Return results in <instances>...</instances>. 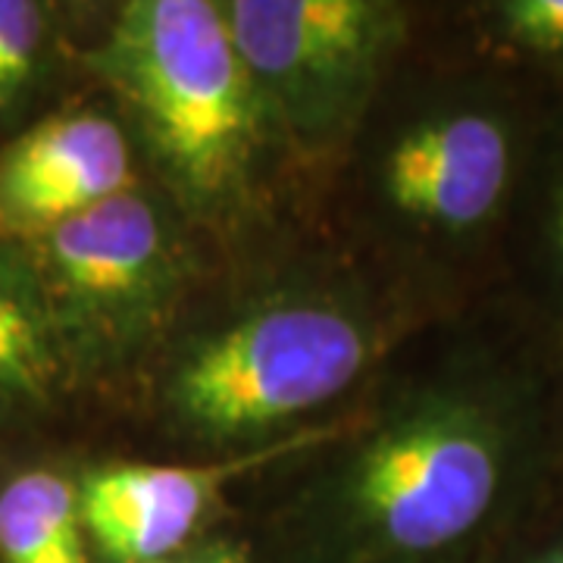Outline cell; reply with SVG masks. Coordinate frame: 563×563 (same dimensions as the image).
I'll list each match as a JSON object with an SVG mask.
<instances>
[{
    "label": "cell",
    "instance_id": "6da1fadb",
    "mask_svg": "<svg viewBox=\"0 0 563 563\" xmlns=\"http://www.w3.org/2000/svg\"><path fill=\"white\" fill-rule=\"evenodd\" d=\"M101 63L185 191L217 198L239 181L254 144V79L222 7L125 3Z\"/></svg>",
    "mask_w": 563,
    "mask_h": 563
},
{
    "label": "cell",
    "instance_id": "7a4b0ae2",
    "mask_svg": "<svg viewBox=\"0 0 563 563\" xmlns=\"http://www.w3.org/2000/svg\"><path fill=\"white\" fill-rule=\"evenodd\" d=\"M369 361V335L342 307H263L179 363L169 401L203 439H244L332 401Z\"/></svg>",
    "mask_w": 563,
    "mask_h": 563
},
{
    "label": "cell",
    "instance_id": "3957f363",
    "mask_svg": "<svg viewBox=\"0 0 563 563\" xmlns=\"http://www.w3.org/2000/svg\"><path fill=\"white\" fill-rule=\"evenodd\" d=\"M504 81H479L404 129L385 161V188L407 220L461 247L510 225L539 125Z\"/></svg>",
    "mask_w": 563,
    "mask_h": 563
},
{
    "label": "cell",
    "instance_id": "277c9868",
    "mask_svg": "<svg viewBox=\"0 0 563 563\" xmlns=\"http://www.w3.org/2000/svg\"><path fill=\"white\" fill-rule=\"evenodd\" d=\"M222 16L251 79L310 122L361 88L388 38V10L363 0H232Z\"/></svg>",
    "mask_w": 563,
    "mask_h": 563
},
{
    "label": "cell",
    "instance_id": "5b68a950",
    "mask_svg": "<svg viewBox=\"0 0 563 563\" xmlns=\"http://www.w3.org/2000/svg\"><path fill=\"white\" fill-rule=\"evenodd\" d=\"M129 181V144L117 122L91 110L44 120L0 154V232L44 239Z\"/></svg>",
    "mask_w": 563,
    "mask_h": 563
},
{
    "label": "cell",
    "instance_id": "8992f818",
    "mask_svg": "<svg viewBox=\"0 0 563 563\" xmlns=\"http://www.w3.org/2000/svg\"><path fill=\"white\" fill-rule=\"evenodd\" d=\"M288 448L291 444H279L210 466H107L85 479L79 495L81 523L113 561H161L198 529L222 483Z\"/></svg>",
    "mask_w": 563,
    "mask_h": 563
},
{
    "label": "cell",
    "instance_id": "52a82bcc",
    "mask_svg": "<svg viewBox=\"0 0 563 563\" xmlns=\"http://www.w3.org/2000/svg\"><path fill=\"white\" fill-rule=\"evenodd\" d=\"M63 288L88 307H139L163 279V225L135 191H120L44 235Z\"/></svg>",
    "mask_w": 563,
    "mask_h": 563
},
{
    "label": "cell",
    "instance_id": "ba28073f",
    "mask_svg": "<svg viewBox=\"0 0 563 563\" xmlns=\"http://www.w3.org/2000/svg\"><path fill=\"white\" fill-rule=\"evenodd\" d=\"M510 225L520 235L542 332L548 320V335L563 347V103L536 132Z\"/></svg>",
    "mask_w": 563,
    "mask_h": 563
},
{
    "label": "cell",
    "instance_id": "9c48e42d",
    "mask_svg": "<svg viewBox=\"0 0 563 563\" xmlns=\"http://www.w3.org/2000/svg\"><path fill=\"white\" fill-rule=\"evenodd\" d=\"M0 554L7 563H88L76 488L54 473H22L0 492Z\"/></svg>",
    "mask_w": 563,
    "mask_h": 563
},
{
    "label": "cell",
    "instance_id": "30bf717a",
    "mask_svg": "<svg viewBox=\"0 0 563 563\" xmlns=\"http://www.w3.org/2000/svg\"><path fill=\"white\" fill-rule=\"evenodd\" d=\"M479 25L492 54L563 85V0H498Z\"/></svg>",
    "mask_w": 563,
    "mask_h": 563
},
{
    "label": "cell",
    "instance_id": "8fae6325",
    "mask_svg": "<svg viewBox=\"0 0 563 563\" xmlns=\"http://www.w3.org/2000/svg\"><path fill=\"white\" fill-rule=\"evenodd\" d=\"M51 376V354L32 310L0 282V385L41 395Z\"/></svg>",
    "mask_w": 563,
    "mask_h": 563
},
{
    "label": "cell",
    "instance_id": "7c38bea8",
    "mask_svg": "<svg viewBox=\"0 0 563 563\" xmlns=\"http://www.w3.org/2000/svg\"><path fill=\"white\" fill-rule=\"evenodd\" d=\"M44 35V10L29 0H0V103L29 79Z\"/></svg>",
    "mask_w": 563,
    "mask_h": 563
},
{
    "label": "cell",
    "instance_id": "4fadbf2b",
    "mask_svg": "<svg viewBox=\"0 0 563 563\" xmlns=\"http://www.w3.org/2000/svg\"><path fill=\"white\" fill-rule=\"evenodd\" d=\"M558 520L536 529L523 548H514L504 563H563V488L558 485Z\"/></svg>",
    "mask_w": 563,
    "mask_h": 563
},
{
    "label": "cell",
    "instance_id": "5bb4252c",
    "mask_svg": "<svg viewBox=\"0 0 563 563\" xmlns=\"http://www.w3.org/2000/svg\"><path fill=\"white\" fill-rule=\"evenodd\" d=\"M147 563H244V551H239V548H229V544H220V548L198 551V554H191V558H161V561H147Z\"/></svg>",
    "mask_w": 563,
    "mask_h": 563
},
{
    "label": "cell",
    "instance_id": "9a60e30c",
    "mask_svg": "<svg viewBox=\"0 0 563 563\" xmlns=\"http://www.w3.org/2000/svg\"><path fill=\"white\" fill-rule=\"evenodd\" d=\"M558 485L563 488V444H561V479H558Z\"/></svg>",
    "mask_w": 563,
    "mask_h": 563
}]
</instances>
